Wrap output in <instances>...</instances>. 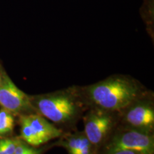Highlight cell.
<instances>
[{
    "instance_id": "cell-1",
    "label": "cell",
    "mask_w": 154,
    "mask_h": 154,
    "mask_svg": "<svg viewBox=\"0 0 154 154\" xmlns=\"http://www.w3.org/2000/svg\"><path fill=\"white\" fill-rule=\"evenodd\" d=\"M87 94L99 109L116 111L133 104L139 95V88L128 78L113 76L88 86Z\"/></svg>"
},
{
    "instance_id": "cell-2",
    "label": "cell",
    "mask_w": 154,
    "mask_h": 154,
    "mask_svg": "<svg viewBox=\"0 0 154 154\" xmlns=\"http://www.w3.org/2000/svg\"><path fill=\"white\" fill-rule=\"evenodd\" d=\"M31 102L36 113L59 124L72 121L78 114L80 108L75 96L67 92L38 96Z\"/></svg>"
},
{
    "instance_id": "cell-3",
    "label": "cell",
    "mask_w": 154,
    "mask_h": 154,
    "mask_svg": "<svg viewBox=\"0 0 154 154\" xmlns=\"http://www.w3.org/2000/svg\"><path fill=\"white\" fill-rule=\"evenodd\" d=\"M20 125L21 137L33 147L41 146L62 134V131L37 113L22 115Z\"/></svg>"
},
{
    "instance_id": "cell-4",
    "label": "cell",
    "mask_w": 154,
    "mask_h": 154,
    "mask_svg": "<svg viewBox=\"0 0 154 154\" xmlns=\"http://www.w3.org/2000/svg\"><path fill=\"white\" fill-rule=\"evenodd\" d=\"M123 150L138 154H154L153 136L150 133L132 128L113 136L106 148L107 154Z\"/></svg>"
},
{
    "instance_id": "cell-5",
    "label": "cell",
    "mask_w": 154,
    "mask_h": 154,
    "mask_svg": "<svg viewBox=\"0 0 154 154\" xmlns=\"http://www.w3.org/2000/svg\"><path fill=\"white\" fill-rule=\"evenodd\" d=\"M0 106L11 113H22L33 108L30 98L19 89L5 73L1 74Z\"/></svg>"
},
{
    "instance_id": "cell-6",
    "label": "cell",
    "mask_w": 154,
    "mask_h": 154,
    "mask_svg": "<svg viewBox=\"0 0 154 154\" xmlns=\"http://www.w3.org/2000/svg\"><path fill=\"white\" fill-rule=\"evenodd\" d=\"M113 117L109 111L101 109L88 113L85 119L84 134L93 146L102 143L112 128Z\"/></svg>"
},
{
    "instance_id": "cell-7",
    "label": "cell",
    "mask_w": 154,
    "mask_h": 154,
    "mask_svg": "<svg viewBox=\"0 0 154 154\" xmlns=\"http://www.w3.org/2000/svg\"><path fill=\"white\" fill-rule=\"evenodd\" d=\"M125 120L134 129L151 133L154 126V110L146 102L135 103L127 111Z\"/></svg>"
},
{
    "instance_id": "cell-8",
    "label": "cell",
    "mask_w": 154,
    "mask_h": 154,
    "mask_svg": "<svg viewBox=\"0 0 154 154\" xmlns=\"http://www.w3.org/2000/svg\"><path fill=\"white\" fill-rule=\"evenodd\" d=\"M64 146L69 154H91L93 145L84 133H80L67 138Z\"/></svg>"
},
{
    "instance_id": "cell-9",
    "label": "cell",
    "mask_w": 154,
    "mask_h": 154,
    "mask_svg": "<svg viewBox=\"0 0 154 154\" xmlns=\"http://www.w3.org/2000/svg\"><path fill=\"white\" fill-rule=\"evenodd\" d=\"M14 120L12 114L8 111L2 109L0 110V135H5L12 131Z\"/></svg>"
},
{
    "instance_id": "cell-10",
    "label": "cell",
    "mask_w": 154,
    "mask_h": 154,
    "mask_svg": "<svg viewBox=\"0 0 154 154\" xmlns=\"http://www.w3.org/2000/svg\"><path fill=\"white\" fill-rule=\"evenodd\" d=\"M41 151L30 147L28 145L22 143V142H17L16 149L14 154H40Z\"/></svg>"
},
{
    "instance_id": "cell-11",
    "label": "cell",
    "mask_w": 154,
    "mask_h": 154,
    "mask_svg": "<svg viewBox=\"0 0 154 154\" xmlns=\"http://www.w3.org/2000/svg\"><path fill=\"white\" fill-rule=\"evenodd\" d=\"M17 144V140L12 139H1L0 147L7 154H14Z\"/></svg>"
},
{
    "instance_id": "cell-12",
    "label": "cell",
    "mask_w": 154,
    "mask_h": 154,
    "mask_svg": "<svg viewBox=\"0 0 154 154\" xmlns=\"http://www.w3.org/2000/svg\"><path fill=\"white\" fill-rule=\"evenodd\" d=\"M111 154H138V153H135V152L131 151L123 150V151H118L113 152V153H111Z\"/></svg>"
},
{
    "instance_id": "cell-13",
    "label": "cell",
    "mask_w": 154,
    "mask_h": 154,
    "mask_svg": "<svg viewBox=\"0 0 154 154\" xmlns=\"http://www.w3.org/2000/svg\"><path fill=\"white\" fill-rule=\"evenodd\" d=\"M0 154H7V153H5V151H3V150H2V149H1V147H0Z\"/></svg>"
},
{
    "instance_id": "cell-14",
    "label": "cell",
    "mask_w": 154,
    "mask_h": 154,
    "mask_svg": "<svg viewBox=\"0 0 154 154\" xmlns=\"http://www.w3.org/2000/svg\"><path fill=\"white\" fill-rule=\"evenodd\" d=\"M1 74H2V73L0 72V81H1Z\"/></svg>"
}]
</instances>
